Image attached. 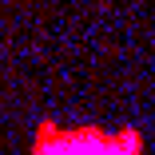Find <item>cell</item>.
Segmentation results:
<instances>
[{
  "instance_id": "6da1fadb",
  "label": "cell",
  "mask_w": 155,
  "mask_h": 155,
  "mask_svg": "<svg viewBox=\"0 0 155 155\" xmlns=\"http://www.w3.org/2000/svg\"><path fill=\"white\" fill-rule=\"evenodd\" d=\"M32 155H143V131L139 127H119L100 131L91 123L80 127H60L56 119H40Z\"/></svg>"
}]
</instances>
